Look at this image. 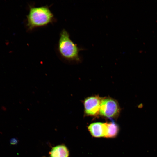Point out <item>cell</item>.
<instances>
[{"mask_svg":"<svg viewBox=\"0 0 157 157\" xmlns=\"http://www.w3.org/2000/svg\"><path fill=\"white\" fill-rule=\"evenodd\" d=\"M26 26L31 31L38 27L45 26L54 22L53 14L47 6H30L26 16Z\"/></svg>","mask_w":157,"mask_h":157,"instance_id":"cell-1","label":"cell"},{"mask_svg":"<svg viewBox=\"0 0 157 157\" xmlns=\"http://www.w3.org/2000/svg\"><path fill=\"white\" fill-rule=\"evenodd\" d=\"M58 50L62 57L70 60H78L81 49L70 38L68 32L65 29L61 31L58 45Z\"/></svg>","mask_w":157,"mask_h":157,"instance_id":"cell-2","label":"cell"},{"mask_svg":"<svg viewBox=\"0 0 157 157\" xmlns=\"http://www.w3.org/2000/svg\"><path fill=\"white\" fill-rule=\"evenodd\" d=\"M106 124L107 134L106 137L111 138L115 137L119 131V128L117 125L114 122Z\"/></svg>","mask_w":157,"mask_h":157,"instance_id":"cell-7","label":"cell"},{"mask_svg":"<svg viewBox=\"0 0 157 157\" xmlns=\"http://www.w3.org/2000/svg\"><path fill=\"white\" fill-rule=\"evenodd\" d=\"M49 154V157H69V152L65 145L60 144L53 147Z\"/></svg>","mask_w":157,"mask_h":157,"instance_id":"cell-6","label":"cell"},{"mask_svg":"<svg viewBox=\"0 0 157 157\" xmlns=\"http://www.w3.org/2000/svg\"><path fill=\"white\" fill-rule=\"evenodd\" d=\"M143 107V104H140L138 105V108H142Z\"/></svg>","mask_w":157,"mask_h":157,"instance_id":"cell-9","label":"cell"},{"mask_svg":"<svg viewBox=\"0 0 157 157\" xmlns=\"http://www.w3.org/2000/svg\"><path fill=\"white\" fill-rule=\"evenodd\" d=\"M88 129L92 135L95 137H105L107 134L106 123L95 122L91 124Z\"/></svg>","mask_w":157,"mask_h":157,"instance_id":"cell-5","label":"cell"},{"mask_svg":"<svg viewBox=\"0 0 157 157\" xmlns=\"http://www.w3.org/2000/svg\"><path fill=\"white\" fill-rule=\"evenodd\" d=\"M102 99V98L97 96L86 98L84 103L85 114L88 115L95 116L99 113Z\"/></svg>","mask_w":157,"mask_h":157,"instance_id":"cell-4","label":"cell"},{"mask_svg":"<svg viewBox=\"0 0 157 157\" xmlns=\"http://www.w3.org/2000/svg\"><path fill=\"white\" fill-rule=\"evenodd\" d=\"M10 143L12 144H15L17 143V140L15 138H12L10 140Z\"/></svg>","mask_w":157,"mask_h":157,"instance_id":"cell-8","label":"cell"},{"mask_svg":"<svg viewBox=\"0 0 157 157\" xmlns=\"http://www.w3.org/2000/svg\"><path fill=\"white\" fill-rule=\"evenodd\" d=\"M120 108L117 101L110 98H103L99 114L108 118H113L119 114Z\"/></svg>","mask_w":157,"mask_h":157,"instance_id":"cell-3","label":"cell"}]
</instances>
